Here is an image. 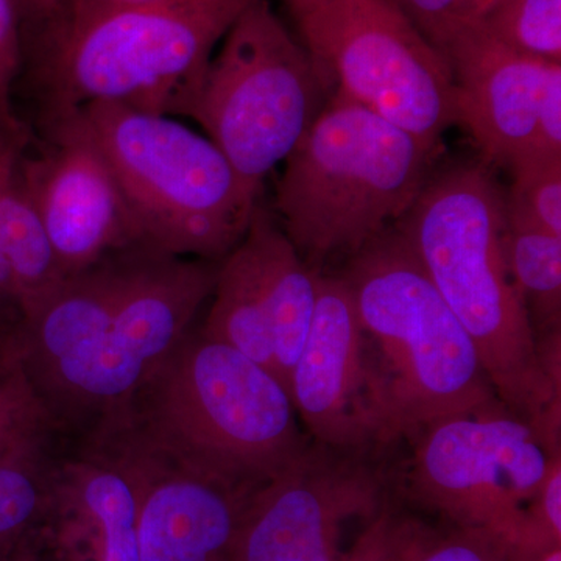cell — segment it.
Wrapping results in <instances>:
<instances>
[{
    "label": "cell",
    "instance_id": "6da1fadb",
    "mask_svg": "<svg viewBox=\"0 0 561 561\" xmlns=\"http://www.w3.org/2000/svg\"><path fill=\"white\" fill-rule=\"evenodd\" d=\"M470 335L497 400L538 434L561 424L526 306L505 262V192L489 165L434 173L393 225Z\"/></svg>",
    "mask_w": 561,
    "mask_h": 561
},
{
    "label": "cell",
    "instance_id": "7a4b0ae2",
    "mask_svg": "<svg viewBox=\"0 0 561 561\" xmlns=\"http://www.w3.org/2000/svg\"><path fill=\"white\" fill-rule=\"evenodd\" d=\"M101 431L247 493L311 445L279 379L202 331H191Z\"/></svg>",
    "mask_w": 561,
    "mask_h": 561
},
{
    "label": "cell",
    "instance_id": "3957f363",
    "mask_svg": "<svg viewBox=\"0 0 561 561\" xmlns=\"http://www.w3.org/2000/svg\"><path fill=\"white\" fill-rule=\"evenodd\" d=\"M341 276L364 330L387 445L501 402L470 335L397 228L350 256Z\"/></svg>",
    "mask_w": 561,
    "mask_h": 561
},
{
    "label": "cell",
    "instance_id": "277c9868",
    "mask_svg": "<svg viewBox=\"0 0 561 561\" xmlns=\"http://www.w3.org/2000/svg\"><path fill=\"white\" fill-rule=\"evenodd\" d=\"M434 150L335 91L286 158L276 192L283 231L321 273L353 256L408 213Z\"/></svg>",
    "mask_w": 561,
    "mask_h": 561
},
{
    "label": "cell",
    "instance_id": "5b68a950",
    "mask_svg": "<svg viewBox=\"0 0 561 561\" xmlns=\"http://www.w3.org/2000/svg\"><path fill=\"white\" fill-rule=\"evenodd\" d=\"M60 117L105 157L142 250L214 262L241 242L260 194L208 136L173 116L111 103L62 111Z\"/></svg>",
    "mask_w": 561,
    "mask_h": 561
},
{
    "label": "cell",
    "instance_id": "8992f818",
    "mask_svg": "<svg viewBox=\"0 0 561 561\" xmlns=\"http://www.w3.org/2000/svg\"><path fill=\"white\" fill-rule=\"evenodd\" d=\"M254 0H154L68 20L49 57L60 113L111 103L186 114L224 39Z\"/></svg>",
    "mask_w": 561,
    "mask_h": 561
},
{
    "label": "cell",
    "instance_id": "52a82bcc",
    "mask_svg": "<svg viewBox=\"0 0 561 561\" xmlns=\"http://www.w3.org/2000/svg\"><path fill=\"white\" fill-rule=\"evenodd\" d=\"M184 116L202 125L257 194L324 106L331 80L268 0H254L220 41Z\"/></svg>",
    "mask_w": 561,
    "mask_h": 561
},
{
    "label": "cell",
    "instance_id": "ba28073f",
    "mask_svg": "<svg viewBox=\"0 0 561 561\" xmlns=\"http://www.w3.org/2000/svg\"><path fill=\"white\" fill-rule=\"evenodd\" d=\"M216 271L213 262L135 250L106 330L39 391L54 423L76 421L91 434L117 415L190 334L213 294Z\"/></svg>",
    "mask_w": 561,
    "mask_h": 561
},
{
    "label": "cell",
    "instance_id": "9c48e42d",
    "mask_svg": "<svg viewBox=\"0 0 561 561\" xmlns=\"http://www.w3.org/2000/svg\"><path fill=\"white\" fill-rule=\"evenodd\" d=\"M298 25L306 49L350 101L434 151L457 125L451 69L394 0H331Z\"/></svg>",
    "mask_w": 561,
    "mask_h": 561
},
{
    "label": "cell",
    "instance_id": "30bf717a",
    "mask_svg": "<svg viewBox=\"0 0 561 561\" xmlns=\"http://www.w3.org/2000/svg\"><path fill=\"white\" fill-rule=\"evenodd\" d=\"M409 491L457 529L515 541L551 454L529 421L501 402L416 432Z\"/></svg>",
    "mask_w": 561,
    "mask_h": 561
},
{
    "label": "cell",
    "instance_id": "8fae6325",
    "mask_svg": "<svg viewBox=\"0 0 561 561\" xmlns=\"http://www.w3.org/2000/svg\"><path fill=\"white\" fill-rule=\"evenodd\" d=\"M386 474L368 454L311 443L290 467L254 490L230 561H342L343 530L387 505Z\"/></svg>",
    "mask_w": 561,
    "mask_h": 561
},
{
    "label": "cell",
    "instance_id": "7c38bea8",
    "mask_svg": "<svg viewBox=\"0 0 561 561\" xmlns=\"http://www.w3.org/2000/svg\"><path fill=\"white\" fill-rule=\"evenodd\" d=\"M319 276L257 206L241 242L217 265L202 334L245 354L289 391L311 328Z\"/></svg>",
    "mask_w": 561,
    "mask_h": 561
},
{
    "label": "cell",
    "instance_id": "4fadbf2b",
    "mask_svg": "<svg viewBox=\"0 0 561 561\" xmlns=\"http://www.w3.org/2000/svg\"><path fill=\"white\" fill-rule=\"evenodd\" d=\"M289 394L317 445L356 454L387 445L364 330L341 275L320 273L311 328L291 371Z\"/></svg>",
    "mask_w": 561,
    "mask_h": 561
},
{
    "label": "cell",
    "instance_id": "5bb4252c",
    "mask_svg": "<svg viewBox=\"0 0 561 561\" xmlns=\"http://www.w3.org/2000/svg\"><path fill=\"white\" fill-rule=\"evenodd\" d=\"M55 142L25 158L28 195L65 278L122 251L142 250L108 162L87 135L58 119Z\"/></svg>",
    "mask_w": 561,
    "mask_h": 561
},
{
    "label": "cell",
    "instance_id": "9a60e30c",
    "mask_svg": "<svg viewBox=\"0 0 561 561\" xmlns=\"http://www.w3.org/2000/svg\"><path fill=\"white\" fill-rule=\"evenodd\" d=\"M451 69L457 124L490 164L511 169L538 150L542 92L561 62L505 46L479 22L463 25L438 47Z\"/></svg>",
    "mask_w": 561,
    "mask_h": 561
},
{
    "label": "cell",
    "instance_id": "2e32d148",
    "mask_svg": "<svg viewBox=\"0 0 561 561\" xmlns=\"http://www.w3.org/2000/svg\"><path fill=\"white\" fill-rule=\"evenodd\" d=\"M138 481L139 561H230L251 493L231 489L116 432Z\"/></svg>",
    "mask_w": 561,
    "mask_h": 561
},
{
    "label": "cell",
    "instance_id": "e0dca14e",
    "mask_svg": "<svg viewBox=\"0 0 561 561\" xmlns=\"http://www.w3.org/2000/svg\"><path fill=\"white\" fill-rule=\"evenodd\" d=\"M25 133L0 116V297L31 312L65 279L25 184Z\"/></svg>",
    "mask_w": 561,
    "mask_h": 561
},
{
    "label": "cell",
    "instance_id": "ac0fdd59",
    "mask_svg": "<svg viewBox=\"0 0 561 561\" xmlns=\"http://www.w3.org/2000/svg\"><path fill=\"white\" fill-rule=\"evenodd\" d=\"M502 250L526 306L535 341L561 331V236L505 209Z\"/></svg>",
    "mask_w": 561,
    "mask_h": 561
},
{
    "label": "cell",
    "instance_id": "d6986e66",
    "mask_svg": "<svg viewBox=\"0 0 561 561\" xmlns=\"http://www.w3.org/2000/svg\"><path fill=\"white\" fill-rule=\"evenodd\" d=\"M50 437L0 453V560L20 556L25 538L49 512L55 463Z\"/></svg>",
    "mask_w": 561,
    "mask_h": 561
},
{
    "label": "cell",
    "instance_id": "ffe728a7",
    "mask_svg": "<svg viewBox=\"0 0 561 561\" xmlns=\"http://www.w3.org/2000/svg\"><path fill=\"white\" fill-rule=\"evenodd\" d=\"M57 424L25 370L14 328L0 341V453L51 435Z\"/></svg>",
    "mask_w": 561,
    "mask_h": 561
},
{
    "label": "cell",
    "instance_id": "44dd1931",
    "mask_svg": "<svg viewBox=\"0 0 561 561\" xmlns=\"http://www.w3.org/2000/svg\"><path fill=\"white\" fill-rule=\"evenodd\" d=\"M479 24L512 49L561 62V0H496Z\"/></svg>",
    "mask_w": 561,
    "mask_h": 561
},
{
    "label": "cell",
    "instance_id": "7402d4cb",
    "mask_svg": "<svg viewBox=\"0 0 561 561\" xmlns=\"http://www.w3.org/2000/svg\"><path fill=\"white\" fill-rule=\"evenodd\" d=\"M511 171L507 213L561 236V157L534 154L513 164Z\"/></svg>",
    "mask_w": 561,
    "mask_h": 561
},
{
    "label": "cell",
    "instance_id": "603a6c76",
    "mask_svg": "<svg viewBox=\"0 0 561 561\" xmlns=\"http://www.w3.org/2000/svg\"><path fill=\"white\" fill-rule=\"evenodd\" d=\"M434 534L423 523L389 507L367 523L342 561H419Z\"/></svg>",
    "mask_w": 561,
    "mask_h": 561
},
{
    "label": "cell",
    "instance_id": "cb8c5ba5",
    "mask_svg": "<svg viewBox=\"0 0 561 561\" xmlns=\"http://www.w3.org/2000/svg\"><path fill=\"white\" fill-rule=\"evenodd\" d=\"M435 47L451 33L485 16L496 0H394Z\"/></svg>",
    "mask_w": 561,
    "mask_h": 561
},
{
    "label": "cell",
    "instance_id": "d4e9b609",
    "mask_svg": "<svg viewBox=\"0 0 561 561\" xmlns=\"http://www.w3.org/2000/svg\"><path fill=\"white\" fill-rule=\"evenodd\" d=\"M561 542V454L549 457L545 478L526 511L515 541Z\"/></svg>",
    "mask_w": 561,
    "mask_h": 561
},
{
    "label": "cell",
    "instance_id": "484cf974",
    "mask_svg": "<svg viewBox=\"0 0 561 561\" xmlns=\"http://www.w3.org/2000/svg\"><path fill=\"white\" fill-rule=\"evenodd\" d=\"M21 0H0V116L18 121L13 113V90L24 60Z\"/></svg>",
    "mask_w": 561,
    "mask_h": 561
},
{
    "label": "cell",
    "instance_id": "4316f807",
    "mask_svg": "<svg viewBox=\"0 0 561 561\" xmlns=\"http://www.w3.org/2000/svg\"><path fill=\"white\" fill-rule=\"evenodd\" d=\"M419 561H508L504 541L489 531L457 529L432 534Z\"/></svg>",
    "mask_w": 561,
    "mask_h": 561
},
{
    "label": "cell",
    "instance_id": "83f0119b",
    "mask_svg": "<svg viewBox=\"0 0 561 561\" xmlns=\"http://www.w3.org/2000/svg\"><path fill=\"white\" fill-rule=\"evenodd\" d=\"M508 561H561V542H504Z\"/></svg>",
    "mask_w": 561,
    "mask_h": 561
},
{
    "label": "cell",
    "instance_id": "f1b7e54d",
    "mask_svg": "<svg viewBox=\"0 0 561 561\" xmlns=\"http://www.w3.org/2000/svg\"><path fill=\"white\" fill-rule=\"evenodd\" d=\"M149 2H154V0H68L66 18L68 20H83V18L95 16V14L130 9V7Z\"/></svg>",
    "mask_w": 561,
    "mask_h": 561
},
{
    "label": "cell",
    "instance_id": "f546056e",
    "mask_svg": "<svg viewBox=\"0 0 561 561\" xmlns=\"http://www.w3.org/2000/svg\"><path fill=\"white\" fill-rule=\"evenodd\" d=\"M68 0H21L22 18L32 24L50 21L55 14L65 9Z\"/></svg>",
    "mask_w": 561,
    "mask_h": 561
},
{
    "label": "cell",
    "instance_id": "4dcf8cb0",
    "mask_svg": "<svg viewBox=\"0 0 561 561\" xmlns=\"http://www.w3.org/2000/svg\"><path fill=\"white\" fill-rule=\"evenodd\" d=\"M328 2H331V0H284L287 10L290 11L291 16L295 18L298 24L316 13L317 10H320L321 7L327 5Z\"/></svg>",
    "mask_w": 561,
    "mask_h": 561
},
{
    "label": "cell",
    "instance_id": "1f68e13d",
    "mask_svg": "<svg viewBox=\"0 0 561 561\" xmlns=\"http://www.w3.org/2000/svg\"><path fill=\"white\" fill-rule=\"evenodd\" d=\"M16 309L0 297V341L10 334L11 330H13L14 323H16Z\"/></svg>",
    "mask_w": 561,
    "mask_h": 561
},
{
    "label": "cell",
    "instance_id": "d6a6232c",
    "mask_svg": "<svg viewBox=\"0 0 561 561\" xmlns=\"http://www.w3.org/2000/svg\"><path fill=\"white\" fill-rule=\"evenodd\" d=\"M0 561H22V557L21 556L11 557V559L0 560Z\"/></svg>",
    "mask_w": 561,
    "mask_h": 561
}]
</instances>
